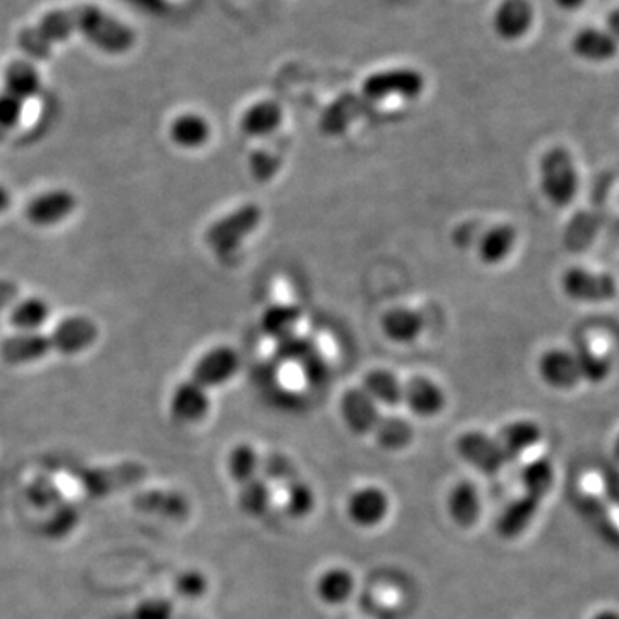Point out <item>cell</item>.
I'll list each match as a JSON object with an SVG mask.
<instances>
[{
	"label": "cell",
	"mask_w": 619,
	"mask_h": 619,
	"mask_svg": "<svg viewBox=\"0 0 619 619\" xmlns=\"http://www.w3.org/2000/svg\"><path fill=\"white\" fill-rule=\"evenodd\" d=\"M81 35L91 47L105 54H126L137 43V35L119 17L93 4L52 9L34 25L21 29L17 46L35 61H46L54 47L67 38Z\"/></svg>",
	"instance_id": "1"
},
{
	"label": "cell",
	"mask_w": 619,
	"mask_h": 619,
	"mask_svg": "<svg viewBox=\"0 0 619 619\" xmlns=\"http://www.w3.org/2000/svg\"><path fill=\"white\" fill-rule=\"evenodd\" d=\"M539 182L545 200L557 209L571 205L580 190V174L570 150L553 147L542 155Z\"/></svg>",
	"instance_id": "2"
},
{
	"label": "cell",
	"mask_w": 619,
	"mask_h": 619,
	"mask_svg": "<svg viewBox=\"0 0 619 619\" xmlns=\"http://www.w3.org/2000/svg\"><path fill=\"white\" fill-rule=\"evenodd\" d=\"M262 211L255 203L229 212L215 220L205 231V241L217 255H231L241 247L248 236L261 226Z\"/></svg>",
	"instance_id": "3"
},
{
	"label": "cell",
	"mask_w": 619,
	"mask_h": 619,
	"mask_svg": "<svg viewBox=\"0 0 619 619\" xmlns=\"http://www.w3.org/2000/svg\"><path fill=\"white\" fill-rule=\"evenodd\" d=\"M561 289L571 302L604 305L618 296V282L611 274L594 268L571 267L563 274Z\"/></svg>",
	"instance_id": "4"
},
{
	"label": "cell",
	"mask_w": 619,
	"mask_h": 619,
	"mask_svg": "<svg viewBox=\"0 0 619 619\" xmlns=\"http://www.w3.org/2000/svg\"><path fill=\"white\" fill-rule=\"evenodd\" d=\"M424 88H426L424 75L412 67L377 71L374 75H368L362 85L364 96L376 102L392 99V97L405 100L417 99Z\"/></svg>",
	"instance_id": "5"
},
{
	"label": "cell",
	"mask_w": 619,
	"mask_h": 619,
	"mask_svg": "<svg viewBox=\"0 0 619 619\" xmlns=\"http://www.w3.org/2000/svg\"><path fill=\"white\" fill-rule=\"evenodd\" d=\"M456 450L459 456L480 473H500L501 468L508 462V456L504 453L497 438H492L480 430H468L462 433L456 441Z\"/></svg>",
	"instance_id": "6"
},
{
	"label": "cell",
	"mask_w": 619,
	"mask_h": 619,
	"mask_svg": "<svg viewBox=\"0 0 619 619\" xmlns=\"http://www.w3.org/2000/svg\"><path fill=\"white\" fill-rule=\"evenodd\" d=\"M147 475L149 471L140 463H123L116 467L81 471L79 483L88 494L103 497L138 485L147 479Z\"/></svg>",
	"instance_id": "7"
},
{
	"label": "cell",
	"mask_w": 619,
	"mask_h": 619,
	"mask_svg": "<svg viewBox=\"0 0 619 619\" xmlns=\"http://www.w3.org/2000/svg\"><path fill=\"white\" fill-rule=\"evenodd\" d=\"M238 370H240V356L232 348H212L194 364L191 380L209 391L229 382Z\"/></svg>",
	"instance_id": "8"
},
{
	"label": "cell",
	"mask_w": 619,
	"mask_h": 619,
	"mask_svg": "<svg viewBox=\"0 0 619 619\" xmlns=\"http://www.w3.org/2000/svg\"><path fill=\"white\" fill-rule=\"evenodd\" d=\"M49 338L52 351H58L61 355H78L96 344L99 326L90 317L75 315L61 320Z\"/></svg>",
	"instance_id": "9"
},
{
	"label": "cell",
	"mask_w": 619,
	"mask_h": 619,
	"mask_svg": "<svg viewBox=\"0 0 619 619\" xmlns=\"http://www.w3.org/2000/svg\"><path fill=\"white\" fill-rule=\"evenodd\" d=\"M539 376L556 391H571L582 384V374L574 351L563 348L545 351L539 359Z\"/></svg>",
	"instance_id": "10"
},
{
	"label": "cell",
	"mask_w": 619,
	"mask_h": 619,
	"mask_svg": "<svg viewBox=\"0 0 619 619\" xmlns=\"http://www.w3.org/2000/svg\"><path fill=\"white\" fill-rule=\"evenodd\" d=\"M391 509L388 492L379 485H364L350 495L346 513L350 520L364 529H371L388 518Z\"/></svg>",
	"instance_id": "11"
},
{
	"label": "cell",
	"mask_w": 619,
	"mask_h": 619,
	"mask_svg": "<svg viewBox=\"0 0 619 619\" xmlns=\"http://www.w3.org/2000/svg\"><path fill=\"white\" fill-rule=\"evenodd\" d=\"M78 206L76 194L70 190H50L35 197L26 205V219L34 226L50 227L67 219Z\"/></svg>",
	"instance_id": "12"
},
{
	"label": "cell",
	"mask_w": 619,
	"mask_h": 619,
	"mask_svg": "<svg viewBox=\"0 0 619 619\" xmlns=\"http://www.w3.org/2000/svg\"><path fill=\"white\" fill-rule=\"evenodd\" d=\"M535 21V11L530 0H501L492 16V28L506 41L527 37Z\"/></svg>",
	"instance_id": "13"
},
{
	"label": "cell",
	"mask_w": 619,
	"mask_h": 619,
	"mask_svg": "<svg viewBox=\"0 0 619 619\" xmlns=\"http://www.w3.org/2000/svg\"><path fill=\"white\" fill-rule=\"evenodd\" d=\"M339 412H341V417H343L348 429L351 432L358 433V435L374 432L377 421L382 417L379 405L362 388L350 389V391L344 392L343 397L339 401Z\"/></svg>",
	"instance_id": "14"
},
{
	"label": "cell",
	"mask_w": 619,
	"mask_h": 619,
	"mask_svg": "<svg viewBox=\"0 0 619 619\" xmlns=\"http://www.w3.org/2000/svg\"><path fill=\"white\" fill-rule=\"evenodd\" d=\"M571 52L589 64H607L618 58L619 43L607 34L606 28L586 26L571 38Z\"/></svg>",
	"instance_id": "15"
},
{
	"label": "cell",
	"mask_w": 619,
	"mask_h": 619,
	"mask_svg": "<svg viewBox=\"0 0 619 619\" xmlns=\"http://www.w3.org/2000/svg\"><path fill=\"white\" fill-rule=\"evenodd\" d=\"M52 351L50 338L41 334L40 330L35 332H14L0 343V358L8 365H28L40 362Z\"/></svg>",
	"instance_id": "16"
},
{
	"label": "cell",
	"mask_w": 619,
	"mask_h": 619,
	"mask_svg": "<svg viewBox=\"0 0 619 619\" xmlns=\"http://www.w3.org/2000/svg\"><path fill=\"white\" fill-rule=\"evenodd\" d=\"M211 412L209 391L194 380H185L176 386L170 396V413L181 424H197Z\"/></svg>",
	"instance_id": "17"
},
{
	"label": "cell",
	"mask_w": 619,
	"mask_h": 619,
	"mask_svg": "<svg viewBox=\"0 0 619 619\" xmlns=\"http://www.w3.org/2000/svg\"><path fill=\"white\" fill-rule=\"evenodd\" d=\"M403 403L418 417H435L446 406V394L433 380L415 377L403 386Z\"/></svg>",
	"instance_id": "18"
},
{
	"label": "cell",
	"mask_w": 619,
	"mask_h": 619,
	"mask_svg": "<svg viewBox=\"0 0 619 619\" xmlns=\"http://www.w3.org/2000/svg\"><path fill=\"white\" fill-rule=\"evenodd\" d=\"M447 513L451 520L462 529H470L479 521L482 515V497L471 480H459L451 488L447 494Z\"/></svg>",
	"instance_id": "19"
},
{
	"label": "cell",
	"mask_w": 619,
	"mask_h": 619,
	"mask_svg": "<svg viewBox=\"0 0 619 619\" xmlns=\"http://www.w3.org/2000/svg\"><path fill=\"white\" fill-rule=\"evenodd\" d=\"M132 504L138 511L149 513V515L162 516L167 520H185L190 515V503L185 495L174 491H153L140 492L132 497Z\"/></svg>",
	"instance_id": "20"
},
{
	"label": "cell",
	"mask_w": 619,
	"mask_h": 619,
	"mask_svg": "<svg viewBox=\"0 0 619 619\" xmlns=\"http://www.w3.org/2000/svg\"><path fill=\"white\" fill-rule=\"evenodd\" d=\"M282 123V109L274 100L253 103L241 116L240 128L247 137H267Z\"/></svg>",
	"instance_id": "21"
},
{
	"label": "cell",
	"mask_w": 619,
	"mask_h": 619,
	"mask_svg": "<svg viewBox=\"0 0 619 619\" xmlns=\"http://www.w3.org/2000/svg\"><path fill=\"white\" fill-rule=\"evenodd\" d=\"M518 232L511 224H497L480 236L479 256L483 264L497 265L515 250Z\"/></svg>",
	"instance_id": "22"
},
{
	"label": "cell",
	"mask_w": 619,
	"mask_h": 619,
	"mask_svg": "<svg viewBox=\"0 0 619 619\" xmlns=\"http://www.w3.org/2000/svg\"><path fill=\"white\" fill-rule=\"evenodd\" d=\"M541 501L535 500L532 495L521 494L518 500L511 501L508 508L504 509L503 515L497 521V532L504 539H515V536L523 533L532 525L536 511H539Z\"/></svg>",
	"instance_id": "23"
},
{
	"label": "cell",
	"mask_w": 619,
	"mask_h": 619,
	"mask_svg": "<svg viewBox=\"0 0 619 619\" xmlns=\"http://www.w3.org/2000/svg\"><path fill=\"white\" fill-rule=\"evenodd\" d=\"M497 441L503 446L508 459L516 458V456L529 453L542 441V430L535 421L515 420L501 430Z\"/></svg>",
	"instance_id": "24"
},
{
	"label": "cell",
	"mask_w": 619,
	"mask_h": 619,
	"mask_svg": "<svg viewBox=\"0 0 619 619\" xmlns=\"http://www.w3.org/2000/svg\"><path fill=\"white\" fill-rule=\"evenodd\" d=\"M169 135L181 149H200L211 138V124L197 112H185L173 121Z\"/></svg>",
	"instance_id": "25"
},
{
	"label": "cell",
	"mask_w": 619,
	"mask_h": 619,
	"mask_svg": "<svg viewBox=\"0 0 619 619\" xmlns=\"http://www.w3.org/2000/svg\"><path fill=\"white\" fill-rule=\"evenodd\" d=\"M41 88L40 73L25 59L11 62L4 71V90L28 102Z\"/></svg>",
	"instance_id": "26"
},
{
	"label": "cell",
	"mask_w": 619,
	"mask_h": 619,
	"mask_svg": "<svg viewBox=\"0 0 619 619\" xmlns=\"http://www.w3.org/2000/svg\"><path fill=\"white\" fill-rule=\"evenodd\" d=\"M355 592V577L343 566H334L324 571L317 580V594L330 606L346 603Z\"/></svg>",
	"instance_id": "27"
},
{
	"label": "cell",
	"mask_w": 619,
	"mask_h": 619,
	"mask_svg": "<svg viewBox=\"0 0 619 619\" xmlns=\"http://www.w3.org/2000/svg\"><path fill=\"white\" fill-rule=\"evenodd\" d=\"M574 355H577L578 367L582 374V382L603 384L611 377L615 364H612L609 351L594 346V344H582L574 351Z\"/></svg>",
	"instance_id": "28"
},
{
	"label": "cell",
	"mask_w": 619,
	"mask_h": 619,
	"mask_svg": "<svg viewBox=\"0 0 619 619\" xmlns=\"http://www.w3.org/2000/svg\"><path fill=\"white\" fill-rule=\"evenodd\" d=\"M362 389L376 401L377 405L394 408L403 403V384L389 370L368 371Z\"/></svg>",
	"instance_id": "29"
},
{
	"label": "cell",
	"mask_w": 619,
	"mask_h": 619,
	"mask_svg": "<svg viewBox=\"0 0 619 619\" xmlns=\"http://www.w3.org/2000/svg\"><path fill=\"white\" fill-rule=\"evenodd\" d=\"M424 329L420 314L409 308H392L382 317V330L394 343H409Z\"/></svg>",
	"instance_id": "30"
},
{
	"label": "cell",
	"mask_w": 619,
	"mask_h": 619,
	"mask_svg": "<svg viewBox=\"0 0 619 619\" xmlns=\"http://www.w3.org/2000/svg\"><path fill=\"white\" fill-rule=\"evenodd\" d=\"M50 317V305L47 300L38 296L21 300L9 314V324L16 332H35L46 326Z\"/></svg>",
	"instance_id": "31"
},
{
	"label": "cell",
	"mask_w": 619,
	"mask_h": 619,
	"mask_svg": "<svg viewBox=\"0 0 619 619\" xmlns=\"http://www.w3.org/2000/svg\"><path fill=\"white\" fill-rule=\"evenodd\" d=\"M371 433L376 435L377 444L386 451L405 450L413 441V427L406 418L397 415L380 417Z\"/></svg>",
	"instance_id": "32"
},
{
	"label": "cell",
	"mask_w": 619,
	"mask_h": 619,
	"mask_svg": "<svg viewBox=\"0 0 619 619\" xmlns=\"http://www.w3.org/2000/svg\"><path fill=\"white\" fill-rule=\"evenodd\" d=\"M262 458L252 444H238L227 456V473L238 485L250 482L261 475Z\"/></svg>",
	"instance_id": "33"
},
{
	"label": "cell",
	"mask_w": 619,
	"mask_h": 619,
	"mask_svg": "<svg viewBox=\"0 0 619 619\" xmlns=\"http://www.w3.org/2000/svg\"><path fill=\"white\" fill-rule=\"evenodd\" d=\"M238 488H240L238 504H240L241 511L244 515L258 518L268 511L270 504H273L274 492L270 483L262 479L261 475L256 479L243 483V485H238Z\"/></svg>",
	"instance_id": "34"
},
{
	"label": "cell",
	"mask_w": 619,
	"mask_h": 619,
	"mask_svg": "<svg viewBox=\"0 0 619 619\" xmlns=\"http://www.w3.org/2000/svg\"><path fill=\"white\" fill-rule=\"evenodd\" d=\"M521 485H523V494L532 495L535 500L541 501L547 492L553 489L554 468L549 459L539 458L530 459L521 470Z\"/></svg>",
	"instance_id": "35"
},
{
	"label": "cell",
	"mask_w": 619,
	"mask_h": 619,
	"mask_svg": "<svg viewBox=\"0 0 619 619\" xmlns=\"http://www.w3.org/2000/svg\"><path fill=\"white\" fill-rule=\"evenodd\" d=\"M300 320V310L293 305H273L262 315V329L274 339L288 338Z\"/></svg>",
	"instance_id": "36"
},
{
	"label": "cell",
	"mask_w": 619,
	"mask_h": 619,
	"mask_svg": "<svg viewBox=\"0 0 619 619\" xmlns=\"http://www.w3.org/2000/svg\"><path fill=\"white\" fill-rule=\"evenodd\" d=\"M286 513L293 518H305L315 508V494L308 483L294 479L286 483L285 497H282Z\"/></svg>",
	"instance_id": "37"
},
{
	"label": "cell",
	"mask_w": 619,
	"mask_h": 619,
	"mask_svg": "<svg viewBox=\"0 0 619 619\" xmlns=\"http://www.w3.org/2000/svg\"><path fill=\"white\" fill-rule=\"evenodd\" d=\"M261 477L268 483H286L293 482L296 477V467L294 463L282 453L268 454L267 458H262Z\"/></svg>",
	"instance_id": "38"
},
{
	"label": "cell",
	"mask_w": 619,
	"mask_h": 619,
	"mask_svg": "<svg viewBox=\"0 0 619 619\" xmlns=\"http://www.w3.org/2000/svg\"><path fill=\"white\" fill-rule=\"evenodd\" d=\"M25 100L9 93V91H0V140H4L9 132L13 131L20 124L23 112H25Z\"/></svg>",
	"instance_id": "39"
},
{
	"label": "cell",
	"mask_w": 619,
	"mask_h": 619,
	"mask_svg": "<svg viewBox=\"0 0 619 619\" xmlns=\"http://www.w3.org/2000/svg\"><path fill=\"white\" fill-rule=\"evenodd\" d=\"M174 589L179 595L186 598H200L209 591V580L205 574L197 570L182 571L178 574Z\"/></svg>",
	"instance_id": "40"
},
{
	"label": "cell",
	"mask_w": 619,
	"mask_h": 619,
	"mask_svg": "<svg viewBox=\"0 0 619 619\" xmlns=\"http://www.w3.org/2000/svg\"><path fill=\"white\" fill-rule=\"evenodd\" d=\"M174 607L170 601L165 598H149L138 604L132 619H173Z\"/></svg>",
	"instance_id": "41"
},
{
	"label": "cell",
	"mask_w": 619,
	"mask_h": 619,
	"mask_svg": "<svg viewBox=\"0 0 619 619\" xmlns=\"http://www.w3.org/2000/svg\"><path fill=\"white\" fill-rule=\"evenodd\" d=\"M279 355L286 359H308L312 356V343L306 339L296 338V336H288L281 339V346H279Z\"/></svg>",
	"instance_id": "42"
},
{
	"label": "cell",
	"mask_w": 619,
	"mask_h": 619,
	"mask_svg": "<svg viewBox=\"0 0 619 619\" xmlns=\"http://www.w3.org/2000/svg\"><path fill=\"white\" fill-rule=\"evenodd\" d=\"M606 28L607 34L611 35L616 41L619 43V8L611 9L606 17Z\"/></svg>",
	"instance_id": "43"
},
{
	"label": "cell",
	"mask_w": 619,
	"mask_h": 619,
	"mask_svg": "<svg viewBox=\"0 0 619 619\" xmlns=\"http://www.w3.org/2000/svg\"><path fill=\"white\" fill-rule=\"evenodd\" d=\"M554 4L557 8L563 9V11H568V13H573L578 9H582L586 4V0H554Z\"/></svg>",
	"instance_id": "44"
},
{
	"label": "cell",
	"mask_w": 619,
	"mask_h": 619,
	"mask_svg": "<svg viewBox=\"0 0 619 619\" xmlns=\"http://www.w3.org/2000/svg\"><path fill=\"white\" fill-rule=\"evenodd\" d=\"M11 203H13L11 191L4 188V186H0V214H4L5 211H9Z\"/></svg>",
	"instance_id": "45"
},
{
	"label": "cell",
	"mask_w": 619,
	"mask_h": 619,
	"mask_svg": "<svg viewBox=\"0 0 619 619\" xmlns=\"http://www.w3.org/2000/svg\"><path fill=\"white\" fill-rule=\"evenodd\" d=\"M592 619H619V612L615 611V609H604V611H598Z\"/></svg>",
	"instance_id": "46"
},
{
	"label": "cell",
	"mask_w": 619,
	"mask_h": 619,
	"mask_svg": "<svg viewBox=\"0 0 619 619\" xmlns=\"http://www.w3.org/2000/svg\"><path fill=\"white\" fill-rule=\"evenodd\" d=\"M612 453H615V458L619 462V433L616 435L615 444H612Z\"/></svg>",
	"instance_id": "47"
}]
</instances>
